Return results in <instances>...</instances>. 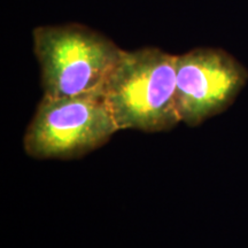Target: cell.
I'll list each match as a JSON object with an SVG mask.
<instances>
[{
	"label": "cell",
	"instance_id": "1",
	"mask_svg": "<svg viewBox=\"0 0 248 248\" xmlns=\"http://www.w3.org/2000/svg\"><path fill=\"white\" fill-rule=\"evenodd\" d=\"M102 97L119 131L160 132L181 122L176 107V55L156 47L123 51Z\"/></svg>",
	"mask_w": 248,
	"mask_h": 248
},
{
	"label": "cell",
	"instance_id": "4",
	"mask_svg": "<svg viewBox=\"0 0 248 248\" xmlns=\"http://www.w3.org/2000/svg\"><path fill=\"white\" fill-rule=\"evenodd\" d=\"M248 80L247 68L221 48L199 47L176 55V107L181 122L198 126L219 115Z\"/></svg>",
	"mask_w": 248,
	"mask_h": 248
},
{
	"label": "cell",
	"instance_id": "3",
	"mask_svg": "<svg viewBox=\"0 0 248 248\" xmlns=\"http://www.w3.org/2000/svg\"><path fill=\"white\" fill-rule=\"evenodd\" d=\"M119 131L102 93L69 98L44 95L23 137L37 160H73L107 144Z\"/></svg>",
	"mask_w": 248,
	"mask_h": 248
},
{
	"label": "cell",
	"instance_id": "2",
	"mask_svg": "<svg viewBox=\"0 0 248 248\" xmlns=\"http://www.w3.org/2000/svg\"><path fill=\"white\" fill-rule=\"evenodd\" d=\"M32 42L44 95L51 98L102 93L124 51L108 37L78 23L37 27Z\"/></svg>",
	"mask_w": 248,
	"mask_h": 248
}]
</instances>
